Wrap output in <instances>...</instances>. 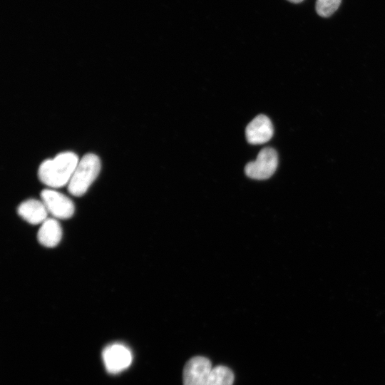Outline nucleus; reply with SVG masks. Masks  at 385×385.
Returning a JSON list of instances; mask_svg holds the SVG:
<instances>
[{
	"mask_svg": "<svg viewBox=\"0 0 385 385\" xmlns=\"http://www.w3.org/2000/svg\"><path fill=\"white\" fill-rule=\"evenodd\" d=\"M41 200L48 213L58 219H68L74 212V205L66 195L52 189H44L41 192Z\"/></svg>",
	"mask_w": 385,
	"mask_h": 385,
	"instance_id": "20e7f679",
	"label": "nucleus"
},
{
	"mask_svg": "<svg viewBox=\"0 0 385 385\" xmlns=\"http://www.w3.org/2000/svg\"><path fill=\"white\" fill-rule=\"evenodd\" d=\"M133 359L132 352L124 344L114 343L106 346L103 351V360L108 372L119 373L127 369Z\"/></svg>",
	"mask_w": 385,
	"mask_h": 385,
	"instance_id": "39448f33",
	"label": "nucleus"
},
{
	"mask_svg": "<svg viewBox=\"0 0 385 385\" xmlns=\"http://www.w3.org/2000/svg\"><path fill=\"white\" fill-rule=\"evenodd\" d=\"M233 381L231 369L220 365L212 367L205 385H232Z\"/></svg>",
	"mask_w": 385,
	"mask_h": 385,
	"instance_id": "9d476101",
	"label": "nucleus"
},
{
	"mask_svg": "<svg viewBox=\"0 0 385 385\" xmlns=\"http://www.w3.org/2000/svg\"><path fill=\"white\" fill-rule=\"evenodd\" d=\"M101 160L93 153L84 155L78 161L68 184L69 192L74 196L83 195L98 177Z\"/></svg>",
	"mask_w": 385,
	"mask_h": 385,
	"instance_id": "f03ea898",
	"label": "nucleus"
},
{
	"mask_svg": "<svg viewBox=\"0 0 385 385\" xmlns=\"http://www.w3.org/2000/svg\"><path fill=\"white\" fill-rule=\"evenodd\" d=\"M342 0H317L316 11L322 17H329L339 8Z\"/></svg>",
	"mask_w": 385,
	"mask_h": 385,
	"instance_id": "9b49d317",
	"label": "nucleus"
},
{
	"mask_svg": "<svg viewBox=\"0 0 385 385\" xmlns=\"http://www.w3.org/2000/svg\"><path fill=\"white\" fill-rule=\"evenodd\" d=\"M274 133L273 125L265 115L256 116L247 126L245 135L247 141L253 145L263 144L269 141Z\"/></svg>",
	"mask_w": 385,
	"mask_h": 385,
	"instance_id": "0eeeda50",
	"label": "nucleus"
},
{
	"mask_svg": "<svg viewBox=\"0 0 385 385\" xmlns=\"http://www.w3.org/2000/svg\"><path fill=\"white\" fill-rule=\"evenodd\" d=\"M18 213L29 223L37 225L47 219L48 212L42 200L29 199L19 205Z\"/></svg>",
	"mask_w": 385,
	"mask_h": 385,
	"instance_id": "6e6552de",
	"label": "nucleus"
},
{
	"mask_svg": "<svg viewBox=\"0 0 385 385\" xmlns=\"http://www.w3.org/2000/svg\"><path fill=\"white\" fill-rule=\"evenodd\" d=\"M78 161V155L73 152L60 153L41 163L38 170V178L50 188H61L68 184Z\"/></svg>",
	"mask_w": 385,
	"mask_h": 385,
	"instance_id": "f257e3e1",
	"label": "nucleus"
},
{
	"mask_svg": "<svg viewBox=\"0 0 385 385\" xmlns=\"http://www.w3.org/2000/svg\"><path fill=\"white\" fill-rule=\"evenodd\" d=\"M278 165V155L276 150L270 147L262 149L255 160L248 163L245 174L250 178L265 180L275 172Z\"/></svg>",
	"mask_w": 385,
	"mask_h": 385,
	"instance_id": "7ed1b4c3",
	"label": "nucleus"
},
{
	"mask_svg": "<svg viewBox=\"0 0 385 385\" xmlns=\"http://www.w3.org/2000/svg\"><path fill=\"white\" fill-rule=\"evenodd\" d=\"M287 1H289L290 2H292V3H300L304 0H287Z\"/></svg>",
	"mask_w": 385,
	"mask_h": 385,
	"instance_id": "f8f14e48",
	"label": "nucleus"
},
{
	"mask_svg": "<svg viewBox=\"0 0 385 385\" xmlns=\"http://www.w3.org/2000/svg\"><path fill=\"white\" fill-rule=\"evenodd\" d=\"M61 237V227L58 221L54 218H47L42 222L37 234L38 242L47 247L56 246Z\"/></svg>",
	"mask_w": 385,
	"mask_h": 385,
	"instance_id": "1a4fd4ad",
	"label": "nucleus"
},
{
	"mask_svg": "<svg viewBox=\"0 0 385 385\" xmlns=\"http://www.w3.org/2000/svg\"><path fill=\"white\" fill-rule=\"evenodd\" d=\"M212 369L207 358L201 356L191 358L184 366L183 385H205Z\"/></svg>",
	"mask_w": 385,
	"mask_h": 385,
	"instance_id": "423d86ee",
	"label": "nucleus"
}]
</instances>
